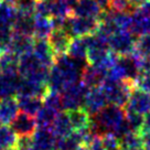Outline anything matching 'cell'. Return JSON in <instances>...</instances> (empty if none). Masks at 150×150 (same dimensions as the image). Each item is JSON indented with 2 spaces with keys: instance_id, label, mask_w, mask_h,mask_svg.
I'll list each match as a JSON object with an SVG mask.
<instances>
[{
  "instance_id": "2",
  "label": "cell",
  "mask_w": 150,
  "mask_h": 150,
  "mask_svg": "<svg viewBox=\"0 0 150 150\" xmlns=\"http://www.w3.org/2000/svg\"><path fill=\"white\" fill-rule=\"evenodd\" d=\"M18 72L22 79H27L37 83L47 84L50 67L42 65L33 53H28L20 56Z\"/></svg>"
},
{
  "instance_id": "49",
  "label": "cell",
  "mask_w": 150,
  "mask_h": 150,
  "mask_svg": "<svg viewBox=\"0 0 150 150\" xmlns=\"http://www.w3.org/2000/svg\"><path fill=\"white\" fill-rule=\"evenodd\" d=\"M2 1H6V2H9V4H12V5H13L14 2H16V0H2Z\"/></svg>"
},
{
  "instance_id": "53",
  "label": "cell",
  "mask_w": 150,
  "mask_h": 150,
  "mask_svg": "<svg viewBox=\"0 0 150 150\" xmlns=\"http://www.w3.org/2000/svg\"><path fill=\"white\" fill-rule=\"evenodd\" d=\"M0 150H4V149H1V148H0Z\"/></svg>"
},
{
  "instance_id": "10",
  "label": "cell",
  "mask_w": 150,
  "mask_h": 150,
  "mask_svg": "<svg viewBox=\"0 0 150 150\" xmlns=\"http://www.w3.org/2000/svg\"><path fill=\"white\" fill-rule=\"evenodd\" d=\"M108 71L103 67H99L96 65L87 64L82 72L81 81L84 83L88 88L92 87H98L102 85L104 80L107 77Z\"/></svg>"
},
{
  "instance_id": "47",
  "label": "cell",
  "mask_w": 150,
  "mask_h": 150,
  "mask_svg": "<svg viewBox=\"0 0 150 150\" xmlns=\"http://www.w3.org/2000/svg\"><path fill=\"white\" fill-rule=\"evenodd\" d=\"M30 150H43L42 148H40V147H38L37 145H34V142H33V146L31 147V149Z\"/></svg>"
},
{
  "instance_id": "48",
  "label": "cell",
  "mask_w": 150,
  "mask_h": 150,
  "mask_svg": "<svg viewBox=\"0 0 150 150\" xmlns=\"http://www.w3.org/2000/svg\"><path fill=\"white\" fill-rule=\"evenodd\" d=\"M75 150H88V148H87V147H85V146H80L77 149H75Z\"/></svg>"
},
{
  "instance_id": "42",
  "label": "cell",
  "mask_w": 150,
  "mask_h": 150,
  "mask_svg": "<svg viewBox=\"0 0 150 150\" xmlns=\"http://www.w3.org/2000/svg\"><path fill=\"white\" fill-rule=\"evenodd\" d=\"M139 9L142 11V13L145 14L146 17L150 16V0H146L145 2L139 7Z\"/></svg>"
},
{
  "instance_id": "40",
  "label": "cell",
  "mask_w": 150,
  "mask_h": 150,
  "mask_svg": "<svg viewBox=\"0 0 150 150\" xmlns=\"http://www.w3.org/2000/svg\"><path fill=\"white\" fill-rule=\"evenodd\" d=\"M142 132H150V112H146L144 115V125L140 134Z\"/></svg>"
},
{
  "instance_id": "52",
  "label": "cell",
  "mask_w": 150,
  "mask_h": 150,
  "mask_svg": "<svg viewBox=\"0 0 150 150\" xmlns=\"http://www.w3.org/2000/svg\"><path fill=\"white\" fill-rule=\"evenodd\" d=\"M9 150H16V149H14V148H13V149H9Z\"/></svg>"
},
{
  "instance_id": "56",
  "label": "cell",
  "mask_w": 150,
  "mask_h": 150,
  "mask_svg": "<svg viewBox=\"0 0 150 150\" xmlns=\"http://www.w3.org/2000/svg\"><path fill=\"white\" fill-rule=\"evenodd\" d=\"M142 150H146V149H142Z\"/></svg>"
},
{
  "instance_id": "41",
  "label": "cell",
  "mask_w": 150,
  "mask_h": 150,
  "mask_svg": "<svg viewBox=\"0 0 150 150\" xmlns=\"http://www.w3.org/2000/svg\"><path fill=\"white\" fill-rule=\"evenodd\" d=\"M141 140H142V149L150 150V132H142Z\"/></svg>"
},
{
  "instance_id": "8",
  "label": "cell",
  "mask_w": 150,
  "mask_h": 150,
  "mask_svg": "<svg viewBox=\"0 0 150 150\" xmlns=\"http://www.w3.org/2000/svg\"><path fill=\"white\" fill-rule=\"evenodd\" d=\"M72 39L73 38L63 29H53L47 40L54 55L56 56L67 53Z\"/></svg>"
},
{
  "instance_id": "29",
  "label": "cell",
  "mask_w": 150,
  "mask_h": 150,
  "mask_svg": "<svg viewBox=\"0 0 150 150\" xmlns=\"http://www.w3.org/2000/svg\"><path fill=\"white\" fill-rule=\"evenodd\" d=\"M71 8L64 0H52L51 18H66L71 16Z\"/></svg>"
},
{
  "instance_id": "19",
  "label": "cell",
  "mask_w": 150,
  "mask_h": 150,
  "mask_svg": "<svg viewBox=\"0 0 150 150\" xmlns=\"http://www.w3.org/2000/svg\"><path fill=\"white\" fill-rule=\"evenodd\" d=\"M14 33L32 35L34 31V14H22L18 12V17L12 25Z\"/></svg>"
},
{
  "instance_id": "6",
  "label": "cell",
  "mask_w": 150,
  "mask_h": 150,
  "mask_svg": "<svg viewBox=\"0 0 150 150\" xmlns=\"http://www.w3.org/2000/svg\"><path fill=\"white\" fill-rule=\"evenodd\" d=\"M9 126L12 128L17 136H33L38 128L35 116L19 110L16 117L11 120Z\"/></svg>"
},
{
  "instance_id": "32",
  "label": "cell",
  "mask_w": 150,
  "mask_h": 150,
  "mask_svg": "<svg viewBox=\"0 0 150 150\" xmlns=\"http://www.w3.org/2000/svg\"><path fill=\"white\" fill-rule=\"evenodd\" d=\"M13 5L19 13L34 14L37 0H16Z\"/></svg>"
},
{
  "instance_id": "31",
  "label": "cell",
  "mask_w": 150,
  "mask_h": 150,
  "mask_svg": "<svg viewBox=\"0 0 150 150\" xmlns=\"http://www.w3.org/2000/svg\"><path fill=\"white\" fill-rule=\"evenodd\" d=\"M135 53L144 57H150V33H145L137 38Z\"/></svg>"
},
{
  "instance_id": "28",
  "label": "cell",
  "mask_w": 150,
  "mask_h": 150,
  "mask_svg": "<svg viewBox=\"0 0 150 150\" xmlns=\"http://www.w3.org/2000/svg\"><path fill=\"white\" fill-rule=\"evenodd\" d=\"M43 105L50 108H53L57 112H62L63 110V105H62L61 93L50 89L47 93V95L43 97Z\"/></svg>"
},
{
  "instance_id": "17",
  "label": "cell",
  "mask_w": 150,
  "mask_h": 150,
  "mask_svg": "<svg viewBox=\"0 0 150 150\" xmlns=\"http://www.w3.org/2000/svg\"><path fill=\"white\" fill-rule=\"evenodd\" d=\"M66 112L69 115L73 130H82V129L89 128L91 122H92V116L83 107Z\"/></svg>"
},
{
  "instance_id": "13",
  "label": "cell",
  "mask_w": 150,
  "mask_h": 150,
  "mask_svg": "<svg viewBox=\"0 0 150 150\" xmlns=\"http://www.w3.org/2000/svg\"><path fill=\"white\" fill-rule=\"evenodd\" d=\"M34 42H35V39L32 35H24V34L13 32L9 50L16 53L17 55L22 56L28 53H32Z\"/></svg>"
},
{
  "instance_id": "22",
  "label": "cell",
  "mask_w": 150,
  "mask_h": 150,
  "mask_svg": "<svg viewBox=\"0 0 150 150\" xmlns=\"http://www.w3.org/2000/svg\"><path fill=\"white\" fill-rule=\"evenodd\" d=\"M18 17V11L14 5L1 1L0 2V28H11Z\"/></svg>"
},
{
  "instance_id": "24",
  "label": "cell",
  "mask_w": 150,
  "mask_h": 150,
  "mask_svg": "<svg viewBox=\"0 0 150 150\" xmlns=\"http://www.w3.org/2000/svg\"><path fill=\"white\" fill-rule=\"evenodd\" d=\"M67 54L76 60H86L87 55V45L85 43V40L83 37L81 38H73L71 41L70 47ZM87 61V60H86Z\"/></svg>"
},
{
  "instance_id": "12",
  "label": "cell",
  "mask_w": 150,
  "mask_h": 150,
  "mask_svg": "<svg viewBox=\"0 0 150 150\" xmlns=\"http://www.w3.org/2000/svg\"><path fill=\"white\" fill-rule=\"evenodd\" d=\"M32 137L34 145L43 150H56L57 137L51 127H38Z\"/></svg>"
},
{
  "instance_id": "36",
  "label": "cell",
  "mask_w": 150,
  "mask_h": 150,
  "mask_svg": "<svg viewBox=\"0 0 150 150\" xmlns=\"http://www.w3.org/2000/svg\"><path fill=\"white\" fill-rule=\"evenodd\" d=\"M102 140H103L104 147L106 150L117 149V148H122L120 147V142L116 136H114L112 134H104L102 136Z\"/></svg>"
},
{
  "instance_id": "20",
  "label": "cell",
  "mask_w": 150,
  "mask_h": 150,
  "mask_svg": "<svg viewBox=\"0 0 150 150\" xmlns=\"http://www.w3.org/2000/svg\"><path fill=\"white\" fill-rule=\"evenodd\" d=\"M51 128L52 130H53V132L56 135V137L63 138V137L71 135L73 132V127L71 125L70 118H69L67 112H64V110L59 112L54 122L52 124Z\"/></svg>"
},
{
  "instance_id": "30",
  "label": "cell",
  "mask_w": 150,
  "mask_h": 150,
  "mask_svg": "<svg viewBox=\"0 0 150 150\" xmlns=\"http://www.w3.org/2000/svg\"><path fill=\"white\" fill-rule=\"evenodd\" d=\"M125 110H126V120L129 125L130 130L135 132H141L144 125V115L132 110H127V109Z\"/></svg>"
},
{
  "instance_id": "15",
  "label": "cell",
  "mask_w": 150,
  "mask_h": 150,
  "mask_svg": "<svg viewBox=\"0 0 150 150\" xmlns=\"http://www.w3.org/2000/svg\"><path fill=\"white\" fill-rule=\"evenodd\" d=\"M20 80L21 76L19 75V73L0 75V99L14 97L17 95Z\"/></svg>"
},
{
  "instance_id": "7",
  "label": "cell",
  "mask_w": 150,
  "mask_h": 150,
  "mask_svg": "<svg viewBox=\"0 0 150 150\" xmlns=\"http://www.w3.org/2000/svg\"><path fill=\"white\" fill-rule=\"evenodd\" d=\"M107 105L108 102L106 95L103 92V89L100 88V86H98V87H92L88 89V92L85 96L83 108L91 116H93Z\"/></svg>"
},
{
  "instance_id": "35",
  "label": "cell",
  "mask_w": 150,
  "mask_h": 150,
  "mask_svg": "<svg viewBox=\"0 0 150 150\" xmlns=\"http://www.w3.org/2000/svg\"><path fill=\"white\" fill-rule=\"evenodd\" d=\"M108 9L120 12H131L135 9V7H132L128 0H109Z\"/></svg>"
},
{
  "instance_id": "25",
  "label": "cell",
  "mask_w": 150,
  "mask_h": 150,
  "mask_svg": "<svg viewBox=\"0 0 150 150\" xmlns=\"http://www.w3.org/2000/svg\"><path fill=\"white\" fill-rule=\"evenodd\" d=\"M18 136L14 134L9 125H2L0 127V148L4 150L13 149L16 147Z\"/></svg>"
},
{
  "instance_id": "50",
  "label": "cell",
  "mask_w": 150,
  "mask_h": 150,
  "mask_svg": "<svg viewBox=\"0 0 150 150\" xmlns=\"http://www.w3.org/2000/svg\"><path fill=\"white\" fill-rule=\"evenodd\" d=\"M122 150H142V149H122Z\"/></svg>"
},
{
  "instance_id": "18",
  "label": "cell",
  "mask_w": 150,
  "mask_h": 150,
  "mask_svg": "<svg viewBox=\"0 0 150 150\" xmlns=\"http://www.w3.org/2000/svg\"><path fill=\"white\" fill-rule=\"evenodd\" d=\"M20 56L12 51H5L0 53V72L1 74H17Z\"/></svg>"
},
{
  "instance_id": "38",
  "label": "cell",
  "mask_w": 150,
  "mask_h": 150,
  "mask_svg": "<svg viewBox=\"0 0 150 150\" xmlns=\"http://www.w3.org/2000/svg\"><path fill=\"white\" fill-rule=\"evenodd\" d=\"M33 146L32 136H18L16 142V150H30Z\"/></svg>"
},
{
  "instance_id": "51",
  "label": "cell",
  "mask_w": 150,
  "mask_h": 150,
  "mask_svg": "<svg viewBox=\"0 0 150 150\" xmlns=\"http://www.w3.org/2000/svg\"><path fill=\"white\" fill-rule=\"evenodd\" d=\"M2 125H4V124H2V122H1V120H0V127L2 126Z\"/></svg>"
},
{
  "instance_id": "43",
  "label": "cell",
  "mask_w": 150,
  "mask_h": 150,
  "mask_svg": "<svg viewBox=\"0 0 150 150\" xmlns=\"http://www.w3.org/2000/svg\"><path fill=\"white\" fill-rule=\"evenodd\" d=\"M97 4L99 5V7L103 10H107L109 8V0H95Z\"/></svg>"
},
{
  "instance_id": "33",
  "label": "cell",
  "mask_w": 150,
  "mask_h": 150,
  "mask_svg": "<svg viewBox=\"0 0 150 150\" xmlns=\"http://www.w3.org/2000/svg\"><path fill=\"white\" fill-rule=\"evenodd\" d=\"M12 35L13 31L11 28H0V53L9 50Z\"/></svg>"
},
{
  "instance_id": "23",
  "label": "cell",
  "mask_w": 150,
  "mask_h": 150,
  "mask_svg": "<svg viewBox=\"0 0 150 150\" xmlns=\"http://www.w3.org/2000/svg\"><path fill=\"white\" fill-rule=\"evenodd\" d=\"M17 99H18L20 110L28 112L33 116H35L37 112L43 106V98H41V97L31 96V97H19Z\"/></svg>"
},
{
  "instance_id": "34",
  "label": "cell",
  "mask_w": 150,
  "mask_h": 150,
  "mask_svg": "<svg viewBox=\"0 0 150 150\" xmlns=\"http://www.w3.org/2000/svg\"><path fill=\"white\" fill-rule=\"evenodd\" d=\"M51 7L52 0H37L34 14L51 18Z\"/></svg>"
},
{
  "instance_id": "21",
  "label": "cell",
  "mask_w": 150,
  "mask_h": 150,
  "mask_svg": "<svg viewBox=\"0 0 150 150\" xmlns=\"http://www.w3.org/2000/svg\"><path fill=\"white\" fill-rule=\"evenodd\" d=\"M53 29L54 27H53L51 18L34 14V31H33L34 39H37V40L47 39L50 33L53 31Z\"/></svg>"
},
{
  "instance_id": "39",
  "label": "cell",
  "mask_w": 150,
  "mask_h": 150,
  "mask_svg": "<svg viewBox=\"0 0 150 150\" xmlns=\"http://www.w3.org/2000/svg\"><path fill=\"white\" fill-rule=\"evenodd\" d=\"M87 148H88V150H106L104 147L100 135H95L92 141H91V144L87 146Z\"/></svg>"
},
{
  "instance_id": "55",
  "label": "cell",
  "mask_w": 150,
  "mask_h": 150,
  "mask_svg": "<svg viewBox=\"0 0 150 150\" xmlns=\"http://www.w3.org/2000/svg\"><path fill=\"white\" fill-rule=\"evenodd\" d=\"M0 75H1V72H0Z\"/></svg>"
},
{
  "instance_id": "9",
  "label": "cell",
  "mask_w": 150,
  "mask_h": 150,
  "mask_svg": "<svg viewBox=\"0 0 150 150\" xmlns=\"http://www.w3.org/2000/svg\"><path fill=\"white\" fill-rule=\"evenodd\" d=\"M125 109L139 112L142 115L150 112V94L135 86L131 91L130 97Z\"/></svg>"
},
{
  "instance_id": "3",
  "label": "cell",
  "mask_w": 150,
  "mask_h": 150,
  "mask_svg": "<svg viewBox=\"0 0 150 150\" xmlns=\"http://www.w3.org/2000/svg\"><path fill=\"white\" fill-rule=\"evenodd\" d=\"M98 27V20L93 18H82L69 16L64 21L62 29L72 38H81L96 32Z\"/></svg>"
},
{
  "instance_id": "1",
  "label": "cell",
  "mask_w": 150,
  "mask_h": 150,
  "mask_svg": "<svg viewBox=\"0 0 150 150\" xmlns=\"http://www.w3.org/2000/svg\"><path fill=\"white\" fill-rule=\"evenodd\" d=\"M126 117V110L124 107L108 104L107 106L92 116V122L89 129L94 135L112 134L119 126V124Z\"/></svg>"
},
{
  "instance_id": "54",
  "label": "cell",
  "mask_w": 150,
  "mask_h": 150,
  "mask_svg": "<svg viewBox=\"0 0 150 150\" xmlns=\"http://www.w3.org/2000/svg\"><path fill=\"white\" fill-rule=\"evenodd\" d=\"M1 1H2V0H0V2H1Z\"/></svg>"
},
{
  "instance_id": "5",
  "label": "cell",
  "mask_w": 150,
  "mask_h": 150,
  "mask_svg": "<svg viewBox=\"0 0 150 150\" xmlns=\"http://www.w3.org/2000/svg\"><path fill=\"white\" fill-rule=\"evenodd\" d=\"M136 39L128 31L119 30L108 38L109 50L118 56L130 55L135 51Z\"/></svg>"
},
{
  "instance_id": "14",
  "label": "cell",
  "mask_w": 150,
  "mask_h": 150,
  "mask_svg": "<svg viewBox=\"0 0 150 150\" xmlns=\"http://www.w3.org/2000/svg\"><path fill=\"white\" fill-rule=\"evenodd\" d=\"M32 53L40 61V63L42 65L51 69L52 65L54 64L55 55H54V53L52 51V49L47 39H42V40H37L35 39Z\"/></svg>"
},
{
  "instance_id": "44",
  "label": "cell",
  "mask_w": 150,
  "mask_h": 150,
  "mask_svg": "<svg viewBox=\"0 0 150 150\" xmlns=\"http://www.w3.org/2000/svg\"><path fill=\"white\" fill-rule=\"evenodd\" d=\"M128 1H129V4H130L132 7L137 8V7H140L146 0H128Z\"/></svg>"
},
{
  "instance_id": "16",
  "label": "cell",
  "mask_w": 150,
  "mask_h": 150,
  "mask_svg": "<svg viewBox=\"0 0 150 150\" xmlns=\"http://www.w3.org/2000/svg\"><path fill=\"white\" fill-rule=\"evenodd\" d=\"M19 110L20 108L16 96L0 99V120L4 125H9Z\"/></svg>"
},
{
  "instance_id": "27",
  "label": "cell",
  "mask_w": 150,
  "mask_h": 150,
  "mask_svg": "<svg viewBox=\"0 0 150 150\" xmlns=\"http://www.w3.org/2000/svg\"><path fill=\"white\" fill-rule=\"evenodd\" d=\"M122 149H142L140 132L130 131L119 139Z\"/></svg>"
},
{
  "instance_id": "4",
  "label": "cell",
  "mask_w": 150,
  "mask_h": 150,
  "mask_svg": "<svg viewBox=\"0 0 150 150\" xmlns=\"http://www.w3.org/2000/svg\"><path fill=\"white\" fill-rule=\"evenodd\" d=\"M88 87L80 81L74 84L69 85L61 93L62 95V105L64 112H70L73 109L83 107L84 99L86 94L88 92Z\"/></svg>"
},
{
  "instance_id": "11",
  "label": "cell",
  "mask_w": 150,
  "mask_h": 150,
  "mask_svg": "<svg viewBox=\"0 0 150 150\" xmlns=\"http://www.w3.org/2000/svg\"><path fill=\"white\" fill-rule=\"evenodd\" d=\"M103 9L95 0H79L74 7L72 8L71 14L75 17L82 18H93L97 19L100 16Z\"/></svg>"
},
{
  "instance_id": "26",
  "label": "cell",
  "mask_w": 150,
  "mask_h": 150,
  "mask_svg": "<svg viewBox=\"0 0 150 150\" xmlns=\"http://www.w3.org/2000/svg\"><path fill=\"white\" fill-rule=\"evenodd\" d=\"M59 112H57L53 108H50L43 105L41 109L35 115L38 127H51Z\"/></svg>"
},
{
  "instance_id": "37",
  "label": "cell",
  "mask_w": 150,
  "mask_h": 150,
  "mask_svg": "<svg viewBox=\"0 0 150 150\" xmlns=\"http://www.w3.org/2000/svg\"><path fill=\"white\" fill-rule=\"evenodd\" d=\"M135 86L145 91L146 93L150 94V72L141 73L135 81Z\"/></svg>"
},
{
  "instance_id": "45",
  "label": "cell",
  "mask_w": 150,
  "mask_h": 150,
  "mask_svg": "<svg viewBox=\"0 0 150 150\" xmlns=\"http://www.w3.org/2000/svg\"><path fill=\"white\" fill-rule=\"evenodd\" d=\"M64 1H65L66 4L69 5V7H70L71 10H72V8L74 7V5L76 4V2H77V1H79V0H64Z\"/></svg>"
},
{
  "instance_id": "46",
  "label": "cell",
  "mask_w": 150,
  "mask_h": 150,
  "mask_svg": "<svg viewBox=\"0 0 150 150\" xmlns=\"http://www.w3.org/2000/svg\"><path fill=\"white\" fill-rule=\"evenodd\" d=\"M146 29H147V33H150V16L146 18Z\"/></svg>"
}]
</instances>
